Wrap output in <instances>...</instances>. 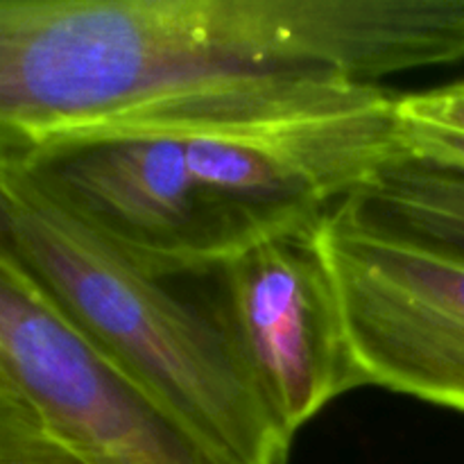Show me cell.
I'll return each instance as SVG.
<instances>
[{"label":"cell","instance_id":"cell-1","mask_svg":"<svg viewBox=\"0 0 464 464\" xmlns=\"http://www.w3.org/2000/svg\"><path fill=\"white\" fill-rule=\"evenodd\" d=\"M464 59V0H0V161L195 93Z\"/></svg>","mask_w":464,"mask_h":464},{"label":"cell","instance_id":"cell-2","mask_svg":"<svg viewBox=\"0 0 464 464\" xmlns=\"http://www.w3.org/2000/svg\"><path fill=\"white\" fill-rule=\"evenodd\" d=\"M14 254L77 329L227 464H285L293 435L245 370L216 304L186 299L0 161Z\"/></svg>","mask_w":464,"mask_h":464},{"label":"cell","instance_id":"cell-3","mask_svg":"<svg viewBox=\"0 0 464 464\" xmlns=\"http://www.w3.org/2000/svg\"><path fill=\"white\" fill-rule=\"evenodd\" d=\"M113 122L179 139L202 195L245 245L320 225L406 154L399 95L349 80L252 82Z\"/></svg>","mask_w":464,"mask_h":464},{"label":"cell","instance_id":"cell-4","mask_svg":"<svg viewBox=\"0 0 464 464\" xmlns=\"http://www.w3.org/2000/svg\"><path fill=\"white\" fill-rule=\"evenodd\" d=\"M9 163L157 279L216 272L247 247L202 195L184 143L154 127L109 122Z\"/></svg>","mask_w":464,"mask_h":464},{"label":"cell","instance_id":"cell-5","mask_svg":"<svg viewBox=\"0 0 464 464\" xmlns=\"http://www.w3.org/2000/svg\"><path fill=\"white\" fill-rule=\"evenodd\" d=\"M365 385L464 412V258L335 208L317 229Z\"/></svg>","mask_w":464,"mask_h":464},{"label":"cell","instance_id":"cell-6","mask_svg":"<svg viewBox=\"0 0 464 464\" xmlns=\"http://www.w3.org/2000/svg\"><path fill=\"white\" fill-rule=\"evenodd\" d=\"M0 372L93 464H227L109 361L12 252H0Z\"/></svg>","mask_w":464,"mask_h":464},{"label":"cell","instance_id":"cell-7","mask_svg":"<svg viewBox=\"0 0 464 464\" xmlns=\"http://www.w3.org/2000/svg\"><path fill=\"white\" fill-rule=\"evenodd\" d=\"M320 225L263 236L213 272L220 288L213 304L240 361L293 438L331 401L365 385L317 245Z\"/></svg>","mask_w":464,"mask_h":464},{"label":"cell","instance_id":"cell-8","mask_svg":"<svg viewBox=\"0 0 464 464\" xmlns=\"http://www.w3.org/2000/svg\"><path fill=\"white\" fill-rule=\"evenodd\" d=\"M340 208L376 229L464 258L462 168L403 154Z\"/></svg>","mask_w":464,"mask_h":464},{"label":"cell","instance_id":"cell-9","mask_svg":"<svg viewBox=\"0 0 464 464\" xmlns=\"http://www.w3.org/2000/svg\"><path fill=\"white\" fill-rule=\"evenodd\" d=\"M0 464H93L0 372Z\"/></svg>","mask_w":464,"mask_h":464},{"label":"cell","instance_id":"cell-10","mask_svg":"<svg viewBox=\"0 0 464 464\" xmlns=\"http://www.w3.org/2000/svg\"><path fill=\"white\" fill-rule=\"evenodd\" d=\"M399 118H401V139L406 154L464 170V131L430 125V122L408 121L401 113Z\"/></svg>","mask_w":464,"mask_h":464},{"label":"cell","instance_id":"cell-11","mask_svg":"<svg viewBox=\"0 0 464 464\" xmlns=\"http://www.w3.org/2000/svg\"><path fill=\"white\" fill-rule=\"evenodd\" d=\"M399 113L408 121L430 122L464 131V80L421 93L399 95Z\"/></svg>","mask_w":464,"mask_h":464},{"label":"cell","instance_id":"cell-12","mask_svg":"<svg viewBox=\"0 0 464 464\" xmlns=\"http://www.w3.org/2000/svg\"><path fill=\"white\" fill-rule=\"evenodd\" d=\"M0 252H12L14 254V236H12V222H9L7 202L0 190Z\"/></svg>","mask_w":464,"mask_h":464}]
</instances>
